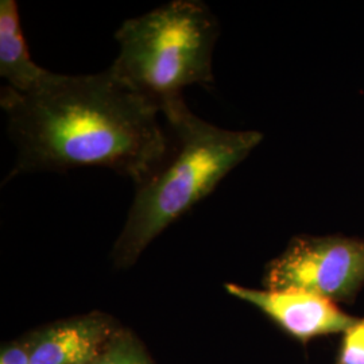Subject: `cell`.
<instances>
[{"instance_id": "1", "label": "cell", "mask_w": 364, "mask_h": 364, "mask_svg": "<svg viewBox=\"0 0 364 364\" xmlns=\"http://www.w3.org/2000/svg\"><path fill=\"white\" fill-rule=\"evenodd\" d=\"M16 162L7 180L31 173L103 168L136 185L170 150L156 105L134 93L109 69L96 75L54 73L36 91L0 93Z\"/></svg>"}, {"instance_id": "2", "label": "cell", "mask_w": 364, "mask_h": 364, "mask_svg": "<svg viewBox=\"0 0 364 364\" xmlns=\"http://www.w3.org/2000/svg\"><path fill=\"white\" fill-rule=\"evenodd\" d=\"M176 144L161 166L136 185L124 227L114 246L117 267L134 264L171 224L208 197L263 141L259 131L225 130L195 115L185 100L162 111Z\"/></svg>"}, {"instance_id": "3", "label": "cell", "mask_w": 364, "mask_h": 364, "mask_svg": "<svg viewBox=\"0 0 364 364\" xmlns=\"http://www.w3.org/2000/svg\"><path fill=\"white\" fill-rule=\"evenodd\" d=\"M219 33L218 19L205 3L173 0L119 27V54L109 70L162 114L183 100L186 87L213 84Z\"/></svg>"}, {"instance_id": "4", "label": "cell", "mask_w": 364, "mask_h": 364, "mask_svg": "<svg viewBox=\"0 0 364 364\" xmlns=\"http://www.w3.org/2000/svg\"><path fill=\"white\" fill-rule=\"evenodd\" d=\"M263 287L351 302L364 287V240L341 235L294 236L267 263Z\"/></svg>"}, {"instance_id": "5", "label": "cell", "mask_w": 364, "mask_h": 364, "mask_svg": "<svg viewBox=\"0 0 364 364\" xmlns=\"http://www.w3.org/2000/svg\"><path fill=\"white\" fill-rule=\"evenodd\" d=\"M225 290L270 317L289 335L306 343L314 338L344 333L358 317L341 311L338 304L302 290L251 289L227 284Z\"/></svg>"}, {"instance_id": "6", "label": "cell", "mask_w": 364, "mask_h": 364, "mask_svg": "<svg viewBox=\"0 0 364 364\" xmlns=\"http://www.w3.org/2000/svg\"><path fill=\"white\" fill-rule=\"evenodd\" d=\"M115 333L114 320L103 313L54 323L27 338L31 364L92 363Z\"/></svg>"}, {"instance_id": "7", "label": "cell", "mask_w": 364, "mask_h": 364, "mask_svg": "<svg viewBox=\"0 0 364 364\" xmlns=\"http://www.w3.org/2000/svg\"><path fill=\"white\" fill-rule=\"evenodd\" d=\"M53 72L36 64L22 31L19 6L15 0L0 1V76L10 90L28 93L52 78Z\"/></svg>"}, {"instance_id": "8", "label": "cell", "mask_w": 364, "mask_h": 364, "mask_svg": "<svg viewBox=\"0 0 364 364\" xmlns=\"http://www.w3.org/2000/svg\"><path fill=\"white\" fill-rule=\"evenodd\" d=\"M92 364H153V362L132 335L117 331Z\"/></svg>"}, {"instance_id": "9", "label": "cell", "mask_w": 364, "mask_h": 364, "mask_svg": "<svg viewBox=\"0 0 364 364\" xmlns=\"http://www.w3.org/2000/svg\"><path fill=\"white\" fill-rule=\"evenodd\" d=\"M338 364H364V317L352 324L344 333Z\"/></svg>"}, {"instance_id": "10", "label": "cell", "mask_w": 364, "mask_h": 364, "mask_svg": "<svg viewBox=\"0 0 364 364\" xmlns=\"http://www.w3.org/2000/svg\"><path fill=\"white\" fill-rule=\"evenodd\" d=\"M0 364H31L28 341H14L3 346Z\"/></svg>"}, {"instance_id": "11", "label": "cell", "mask_w": 364, "mask_h": 364, "mask_svg": "<svg viewBox=\"0 0 364 364\" xmlns=\"http://www.w3.org/2000/svg\"><path fill=\"white\" fill-rule=\"evenodd\" d=\"M92 363H93V362H92ZM92 363H87V364H92Z\"/></svg>"}, {"instance_id": "12", "label": "cell", "mask_w": 364, "mask_h": 364, "mask_svg": "<svg viewBox=\"0 0 364 364\" xmlns=\"http://www.w3.org/2000/svg\"><path fill=\"white\" fill-rule=\"evenodd\" d=\"M335 364H338V363H335Z\"/></svg>"}]
</instances>
